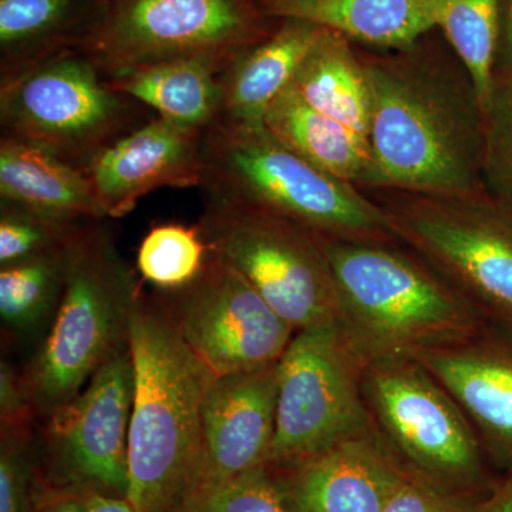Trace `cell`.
<instances>
[{"mask_svg":"<svg viewBox=\"0 0 512 512\" xmlns=\"http://www.w3.org/2000/svg\"><path fill=\"white\" fill-rule=\"evenodd\" d=\"M363 64L370 92L363 187L431 195L484 190V116L470 76L410 60Z\"/></svg>","mask_w":512,"mask_h":512,"instance_id":"6da1fadb","label":"cell"},{"mask_svg":"<svg viewBox=\"0 0 512 512\" xmlns=\"http://www.w3.org/2000/svg\"><path fill=\"white\" fill-rule=\"evenodd\" d=\"M128 346L133 403L126 498L136 512H174L200 468L202 403L215 375L185 343L165 303L141 296Z\"/></svg>","mask_w":512,"mask_h":512,"instance_id":"7a4b0ae2","label":"cell"},{"mask_svg":"<svg viewBox=\"0 0 512 512\" xmlns=\"http://www.w3.org/2000/svg\"><path fill=\"white\" fill-rule=\"evenodd\" d=\"M318 237L340 329L363 367L456 345L483 328L473 303L410 256L369 239Z\"/></svg>","mask_w":512,"mask_h":512,"instance_id":"3957f363","label":"cell"},{"mask_svg":"<svg viewBox=\"0 0 512 512\" xmlns=\"http://www.w3.org/2000/svg\"><path fill=\"white\" fill-rule=\"evenodd\" d=\"M103 221L76 225L64 244L62 299L25 377L39 412L72 402L107 360L128 348L141 291Z\"/></svg>","mask_w":512,"mask_h":512,"instance_id":"277c9868","label":"cell"},{"mask_svg":"<svg viewBox=\"0 0 512 512\" xmlns=\"http://www.w3.org/2000/svg\"><path fill=\"white\" fill-rule=\"evenodd\" d=\"M204 194L244 202L320 237H394L383 205L276 140L265 126L211 124L204 131Z\"/></svg>","mask_w":512,"mask_h":512,"instance_id":"5b68a950","label":"cell"},{"mask_svg":"<svg viewBox=\"0 0 512 512\" xmlns=\"http://www.w3.org/2000/svg\"><path fill=\"white\" fill-rule=\"evenodd\" d=\"M153 117L144 104L114 90L83 52L66 53L0 84L2 136L45 147L84 171Z\"/></svg>","mask_w":512,"mask_h":512,"instance_id":"8992f818","label":"cell"},{"mask_svg":"<svg viewBox=\"0 0 512 512\" xmlns=\"http://www.w3.org/2000/svg\"><path fill=\"white\" fill-rule=\"evenodd\" d=\"M383 208L394 237L426 258L485 322L512 330V211L484 190L397 192Z\"/></svg>","mask_w":512,"mask_h":512,"instance_id":"52a82bcc","label":"cell"},{"mask_svg":"<svg viewBox=\"0 0 512 512\" xmlns=\"http://www.w3.org/2000/svg\"><path fill=\"white\" fill-rule=\"evenodd\" d=\"M200 227L212 254L244 276L295 330L338 320L318 234L284 217L204 194Z\"/></svg>","mask_w":512,"mask_h":512,"instance_id":"ba28073f","label":"cell"},{"mask_svg":"<svg viewBox=\"0 0 512 512\" xmlns=\"http://www.w3.org/2000/svg\"><path fill=\"white\" fill-rule=\"evenodd\" d=\"M363 366L338 320L296 330L279 360L274 443L268 464L291 466L373 430Z\"/></svg>","mask_w":512,"mask_h":512,"instance_id":"9c48e42d","label":"cell"},{"mask_svg":"<svg viewBox=\"0 0 512 512\" xmlns=\"http://www.w3.org/2000/svg\"><path fill=\"white\" fill-rule=\"evenodd\" d=\"M278 23L255 0H109L106 19L83 53L111 80L183 57H237Z\"/></svg>","mask_w":512,"mask_h":512,"instance_id":"30bf717a","label":"cell"},{"mask_svg":"<svg viewBox=\"0 0 512 512\" xmlns=\"http://www.w3.org/2000/svg\"><path fill=\"white\" fill-rule=\"evenodd\" d=\"M362 390L384 436L427 476L470 481L480 474L473 424L413 357L369 363L363 367Z\"/></svg>","mask_w":512,"mask_h":512,"instance_id":"8fae6325","label":"cell"},{"mask_svg":"<svg viewBox=\"0 0 512 512\" xmlns=\"http://www.w3.org/2000/svg\"><path fill=\"white\" fill-rule=\"evenodd\" d=\"M165 293L185 343L215 376L278 363L296 332L244 276L212 252L192 284Z\"/></svg>","mask_w":512,"mask_h":512,"instance_id":"7c38bea8","label":"cell"},{"mask_svg":"<svg viewBox=\"0 0 512 512\" xmlns=\"http://www.w3.org/2000/svg\"><path fill=\"white\" fill-rule=\"evenodd\" d=\"M131 403L128 346L107 360L72 402L49 414L50 446L86 490L126 498Z\"/></svg>","mask_w":512,"mask_h":512,"instance_id":"4fadbf2b","label":"cell"},{"mask_svg":"<svg viewBox=\"0 0 512 512\" xmlns=\"http://www.w3.org/2000/svg\"><path fill=\"white\" fill-rule=\"evenodd\" d=\"M204 131L156 116L107 148L87 171L106 217H126L161 188H201Z\"/></svg>","mask_w":512,"mask_h":512,"instance_id":"5bb4252c","label":"cell"},{"mask_svg":"<svg viewBox=\"0 0 512 512\" xmlns=\"http://www.w3.org/2000/svg\"><path fill=\"white\" fill-rule=\"evenodd\" d=\"M278 366L212 379L202 403L201 461L192 487L268 464L276 427Z\"/></svg>","mask_w":512,"mask_h":512,"instance_id":"9a60e30c","label":"cell"},{"mask_svg":"<svg viewBox=\"0 0 512 512\" xmlns=\"http://www.w3.org/2000/svg\"><path fill=\"white\" fill-rule=\"evenodd\" d=\"M413 359L453 397L494 460L512 470V330L485 322L470 339Z\"/></svg>","mask_w":512,"mask_h":512,"instance_id":"2e32d148","label":"cell"},{"mask_svg":"<svg viewBox=\"0 0 512 512\" xmlns=\"http://www.w3.org/2000/svg\"><path fill=\"white\" fill-rule=\"evenodd\" d=\"M286 467L291 512H383L406 477L373 430Z\"/></svg>","mask_w":512,"mask_h":512,"instance_id":"e0dca14e","label":"cell"},{"mask_svg":"<svg viewBox=\"0 0 512 512\" xmlns=\"http://www.w3.org/2000/svg\"><path fill=\"white\" fill-rule=\"evenodd\" d=\"M107 9L109 0H0V84L66 53L83 52Z\"/></svg>","mask_w":512,"mask_h":512,"instance_id":"ac0fdd59","label":"cell"},{"mask_svg":"<svg viewBox=\"0 0 512 512\" xmlns=\"http://www.w3.org/2000/svg\"><path fill=\"white\" fill-rule=\"evenodd\" d=\"M325 30L301 20H279L271 35L239 53L222 74L217 121L264 126L269 107L291 86Z\"/></svg>","mask_w":512,"mask_h":512,"instance_id":"d6986e66","label":"cell"},{"mask_svg":"<svg viewBox=\"0 0 512 512\" xmlns=\"http://www.w3.org/2000/svg\"><path fill=\"white\" fill-rule=\"evenodd\" d=\"M0 200L66 224L107 220L87 171L15 137H0Z\"/></svg>","mask_w":512,"mask_h":512,"instance_id":"ffe728a7","label":"cell"},{"mask_svg":"<svg viewBox=\"0 0 512 512\" xmlns=\"http://www.w3.org/2000/svg\"><path fill=\"white\" fill-rule=\"evenodd\" d=\"M268 18L301 20L345 37L406 49L437 26L443 0H255Z\"/></svg>","mask_w":512,"mask_h":512,"instance_id":"44dd1931","label":"cell"},{"mask_svg":"<svg viewBox=\"0 0 512 512\" xmlns=\"http://www.w3.org/2000/svg\"><path fill=\"white\" fill-rule=\"evenodd\" d=\"M235 57L194 56L148 64L107 80L158 117L207 130L220 111L222 74Z\"/></svg>","mask_w":512,"mask_h":512,"instance_id":"7402d4cb","label":"cell"},{"mask_svg":"<svg viewBox=\"0 0 512 512\" xmlns=\"http://www.w3.org/2000/svg\"><path fill=\"white\" fill-rule=\"evenodd\" d=\"M291 86L313 109L349 128L369 150V83L365 64L353 55L348 37L326 29Z\"/></svg>","mask_w":512,"mask_h":512,"instance_id":"603a6c76","label":"cell"},{"mask_svg":"<svg viewBox=\"0 0 512 512\" xmlns=\"http://www.w3.org/2000/svg\"><path fill=\"white\" fill-rule=\"evenodd\" d=\"M264 126L293 153L346 183L363 185L369 150L338 121L313 109L289 86L266 113Z\"/></svg>","mask_w":512,"mask_h":512,"instance_id":"cb8c5ba5","label":"cell"},{"mask_svg":"<svg viewBox=\"0 0 512 512\" xmlns=\"http://www.w3.org/2000/svg\"><path fill=\"white\" fill-rule=\"evenodd\" d=\"M64 276V245L25 261L2 266L0 318L3 325L15 333L39 329L59 308Z\"/></svg>","mask_w":512,"mask_h":512,"instance_id":"d4e9b609","label":"cell"},{"mask_svg":"<svg viewBox=\"0 0 512 512\" xmlns=\"http://www.w3.org/2000/svg\"><path fill=\"white\" fill-rule=\"evenodd\" d=\"M437 26L460 57L484 111L497 77L500 0H443Z\"/></svg>","mask_w":512,"mask_h":512,"instance_id":"484cf974","label":"cell"},{"mask_svg":"<svg viewBox=\"0 0 512 512\" xmlns=\"http://www.w3.org/2000/svg\"><path fill=\"white\" fill-rule=\"evenodd\" d=\"M210 254L198 225H154L138 247V274L160 291H178L201 275Z\"/></svg>","mask_w":512,"mask_h":512,"instance_id":"4316f807","label":"cell"},{"mask_svg":"<svg viewBox=\"0 0 512 512\" xmlns=\"http://www.w3.org/2000/svg\"><path fill=\"white\" fill-rule=\"evenodd\" d=\"M174 512H291L284 481L264 464L217 483L197 484Z\"/></svg>","mask_w":512,"mask_h":512,"instance_id":"83f0119b","label":"cell"},{"mask_svg":"<svg viewBox=\"0 0 512 512\" xmlns=\"http://www.w3.org/2000/svg\"><path fill=\"white\" fill-rule=\"evenodd\" d=\"M483 116V188L512 211V76L497 74Z\"/></svg>","mask_w":512,"mask_h":512,"instance_id":"f1b7e54d","label":"cell"},{"mask_svg":"<svg viewBox=\"0 0 512 512\" xmlns=\"http://www.w3.org/2000/svg\"><path fill=\"white\" fill-rule=\"evenodd\" d=\"M76 225L0 200V268L63 247Z\"/></svg>","mask_w":512,"mask_h":512,"instance_id":"f546056e","label":"cell"},{"mask_svg":"<svg viewBox=\"0 0 512 512\" xmlns=\"http://www.w3.org/2000/svg\"><path fill=\"white\" fill-rule=\"evenodd\" d=\"M29 430L2 429L0 444V512H29L33 488Z\"/></svg>","mask_w":512,"mask_h":512,"instance_id":"4dcf8cb0","label":"cell"},{"mask_svg":"<svg viewBox=\"0 0 512 512\" xmlns=\"http://www.w3.org/2000/svg\"><path fill=\"white\" fill-rule=\"evenodd\" d=\"M463 498L441 490L436 484L417 477H404L383 512H478Z\"/></svg>","mask_w":512,"mask_h":512,"instance_id":"1f68e13d","label":"cell"},{"mask_svg":"<svg viewBox=\"0 0 512 512\" xmlns=\"http://www.w3.org/2000/svg\"><path fill=\"white\" fill-rule=\"evenodd\" d=\"M35 412L25 377L16 375L9 363L3 362L0 366V426L6 430H29Z\"/></svg>","mask_w":512,"mask_h":512,"instance_id":"d6a6232c","label":"cell"},{"mask_svg":"<svg viewBox=\"0 0 512 512\" xmlns=\"http://www.w3.org/2000/svg\"><path fill=\"white\" fill-rule=\"evenodd\" d=\"M29 512H89L84 488H49L36 493Z\"/></svg>","mask_w":512,"mask_h":512,"instance_id":"836d02e7","label":"cell"},{"mask_svg":"<svg viewBox=\"0 0 512 512\" xmlns=\"http://www.w3.org/2000/svg\"><path fill=\"white\" fill-rule=\"evenodd\" d=\"M89 512H136L127 498L87 490Z\"/></svg>","mask_w":512,"mask_h":512,"instance_id":"e575fe53","label":"cell"},{"mask_svg":"<svg viewBox=\"0 0 512 512\" xmlns=\"http://www.w3.org/2000/svg\"><path fill=\"white\" fill-rule=\"evenodd\" d=\"M478 512H512V480L504 484Z\"/></svg>","mask_w":512,"mask_h":512,"instance_id":"d590c367","label":"cell"},{"mask_svg":"<svg viewBox=\"0 0 512 512\" xmlns=\"http://www.w3.org/2000/svg\"><path fill=\"white\" fill-rule=\"evenodd\" d=\"M497 74L512 76V0H508L505 10L503 67L497 70Z\"/></svg>","mask_w":512,"mask_h":512,"instance_id":"8d00e7d4","label":"cell"}]
</instances>
